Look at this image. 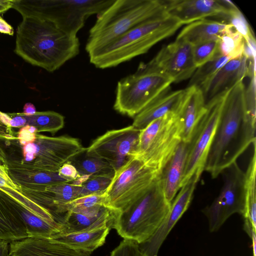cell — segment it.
Returning a JSON list of instances; mask_svg holds the SVG:
<instances>
[{"mask_svg": "<svg viewBox=\"0 0 256 256\" xmlns=\"http://www.w3.org/2000/svg\"><path fill=\"white\" fill-rule=\"evenodd\" d=\"M12 8L22 17L16 30L14 52L24 61L52 72L79 54L77 36L66 33L21 0H14Z\"/></svg>", "mask_w": 256, "mask_h": 256, "instance_id": "cell-1", "label": "cell"}, {"mask_svg": "<svg viewBox=\"0 0 256 256\" xmlns=\"http://www.w3.org/2000/svg\"><path fill=\"white\" fill-rule=\"evenodd\" d=\"M245 90L243 80L239 82L224 102L204 168L212 178L236 162L256 141V121L247 112Z\"/></svg>", "mask_w": 256, "mask_h": 256, "instance_id": "cell-2", "label": "cell"}, {"mask_svg": "<svg viewBox=\"0 0 256 256\" xmlns=\"http://www.w3.org/2000/svg\"><path fill=\"white\" fill-rule=\"evenodd\" d=\"M182 25L166 13L154 16L88 54L90 61L98 68L116 66L146 54L157 43L174 34Z\"/></svg>", "mask_w": 256, "mask_h": 256, "instance_id": "cell-3", "label": "cell"}, {"mask_svg": "<svg viewBox=\"0 0 256 256\" xmlns=\"http://www.w3.org/2000/svg\"><path fill=\"white\" fill-rule=\"evenodd\" d=\"M166 13L164 0H114L97 15L89 32L86 50L90 54L136 25Z\"/></svg>", "mask_w": 256, "mask_h": 256, "instance_id": "cell-4", "label": "cell"}, {"mask_svg": "<svg viewBox=\"0 0 256 256\" xmlns=\"http://www.w3.org/2000/svg\"><path fill=\"white\" fill-rule=\"evenodd\" d=\"M160 177V176H159ZM158 178L138 198L116 210L112 227L124 239L142 243L157 230L170 208Z\"/></svg>", "mask_w": 256, "mask_h": 256, "instance_id": "cell-5", "label": "cell"}, {"mask_svg": "<svg viewBox=\"0 0 256 256\" xmlns=\"http://www.w3.org/2000/svg\"><path fill=\"white\" fill-rule=\"evenodd\" d=\"M173 82L170 78L140 62L134 74L118 82L114 108L121 114L134 117L150 102L166 93Z\"/></svg>", "mask_w": 256, "mask_h": 256, "instance_id": "cell-6", "label": "cell"}, {"mask_svg": "<svg viewBox=\"0 0 256 256\" xmlns=\"http://www.w3.org/2000/svg\"><path fill=\"white\" fill-rule=\"evenodd\" d=\"M178 116L169 112L140 130L134 157L160 176L164 166L182 141Z\"/></svg>", "mask_w": 256, "mask_h": 256, "instance_id": "cell-7", "label": "cell"}, {"mask_svg": "<svg viewBox=\"0 0 256 256\" xmlns=\"http://www.w3.org/2000/svg\"><path fill=\"white\" fill-rule=\"evenodd\" d=\"M26 6L54 22L67 34L77 36L86 20L114 0H21Z\"/></svg>", "mask_w": 256, "mask_h": 256, "instance_id": "cell-8", "label": "cell"}, {"mask_svg": "<svg viewBox=\"0 0 256 256\" xmlns=\"http://www.w3.org/2000/svg\"><path fill=\"white\" fill-rule=\"evenodd\" d=\"M159 176L140 160L133 157L115 172L104 192L106 206L123 210L140 197Z\"/></svg>", "mask_w": 256, "mask_h": 256, "instance_id": "cell-9", "label": "cell"}, {"mask_svg": "<svg viewBox=\"0 0 256 256\" xmlns=\"http://www.w3.org/2000/svg\"><path fill=\"white\" fill-rule=\"evenodd\" d=\"M224 184L218 196L202 212L207 218L210 232H217L233 214L246 216L245 172L236 162L221 173Z\"/></svg>", "mask_w": 256, "mask_h": 256, "instance_id": "cell-10", "label": "cell"}, {"mask_svg": "<svg viewBox=\"0 0 256 256\" xmlns=\"http://www.w3.org/2000/svg\"><path fill=\"white\" fill-rule=\"evenodd\" d=\"M206 102V110L192 134L181 187L194 174L201 176L219 119L222 106L230 90Z\"/></svg>", "mask_w": 256, "mask_h": 256, "instance_id": "cell-11", "label": "cell"}, {"mask_svg": "<svg viewBox=\"0 0 256 256\" xmlns=\"http://www.w3.org/2000/svg\"><path fill=\"white\" fill-rule=\"evenodd\" d=\"M140 130L132 125L108 130L86 148V153L108 163L115 172L134 157Z\"/></svg>", "mask_w": 256, "mask_h": 256, "instance_id": "cell-12", "label": "cell"}, {"mask_svg": "<svg viewBox=\"0 0 256 256\" xmlns=\"http://www.w3.org/2000/svg\"><path fill=\"white\" fill-rule=\"evenodd\" d=\"M145 64L150 70L170 78L174 82L190 78L196 69L193 58L192 45L179 39L163 46Z\"/></svg>", "mask_w": 256, "mask_h": 256, "instance_id": "cell-13", "label": "cell"}, {"mask_svg": "<svg viewBox=\"0 0 256 256\" xmlns=\"http://www.w3.org/2000/svg\"><path fill=\"white\" fill-rule=\"evenodd\" d=\"M34 143V159L27 163L48 172H58L64 163L86 150L78 139L67 136L51 137L37 133Z\"/></svg>", "mask_w": 256, "mask_h": 256, "instance_id": "cell-14", "label": "cell"}, {"mask_svg": "<svg viewBox=\"0 0 256 256\" xmlns=\"http://www.w3.org/2000/svg\"><path fill=\"white\" fill-rule=\"evenodd\" d=\"M200 176L194 174L180 189L171 202L168 214L157 230L146 241L138 244L143 256H158L159 250L169 233L188 209Z\"/></svg>", "mask_w": 256, "mask_h": 256, "instance_id": "cell-15", "label": "cell"}, {"mask_svg": "<svg viewBox=\"0 0 256 256\" xmlns=\"http://www.w3.org/2000/svg\"><path fill=\"white\" fill-rule=\"evenodd\" d=\"M82 185L74 181L60 184L38 190L20 188L27 198L47 211L61 226L68 213V204L80 196Z\"/></svg>", "mask_w": 256, "mask_h": 256, "instance_id": "cell-16", "label": "cell"}, {"mask_svg": "<svg viewBox=\"0 0 256 256\" xmlns=\"http://www.w3.org/2000/svg\"><path fill=\"white\" fill-rule=\"evenodd\" d=\"M164 2L166 14L182 24H188L209 16L224 17L234 4L229 0H170Z\"/></svg>", "mask_w": 256, "mask_h": 256, "instance_id": "cell-17", "label": "cell"}, {"mask_svg": "<svg viewBox=\"0 0 256 256\" xmlns=\"http://www.w3.org/2000/svg\"><path fill=\"white\" fill-rule=\"evenodd\" d=\"M7 158L8 174L19 189L38 190L72 182L61 176L58 171H44L22 161L21 159Z\"/></svg>", "mask_w": 256, "mask_h": 256, "instance_id": "cell-18", "label": "cell"}, {"mask_svg": "<svg viewBox=\"0 0 256 256\" xmlns=\"http://www.w3.org/2000/svg\"><path fill=\"white\" fill-rule=\"evenodd\" d=\"M50 238L27 237L10 242L8 256H89Z\"/></svg>", "mask_w": 256, "mask_h": 256, "instance_id": "cell-19", "label": "cell"}, {"mask_svg": "<svg viewBox=\"0 0 256 256\" xmlns=\"http://www.w3.org/2000/svg\"><path fill=\"white\" fill-rule=\"evenodd\" d=\"M202 90L196 86H188L184 93L177 113L181 124L182 140L188 142L192 132L206 110Z\"/></svg>", "mask_w": 256, "mask_h": 256, "instance_id": "cell-20", "label": "cell"}, {"mask_svg": "<svg viewBox=\"0 0 256 256\" xmlns=\"http://www.w3.org/2000/svg\"><path fill=\"white\" fill-rule=\"evenodd\" d=\"M248 61L243 54L228 60L216 73L210 82L202 90L206 103L210 99L227 90L248 76Z\"/></svg>", "mask_w": 256, "mask_h": 256, "instance_id": "cell-21", "label": "cell"}, {"mask_svg": "<svg viewBox=\"0 0 256 256\" xmlns=\"http://www.w3.org/2000/svg\"><path fill=\"white\" fill-rule=\"evenodd\" d=\"M189 150V142L181 141L159 177L166 199L172 202L181 188Z\"/></svg>", "mask_w": 256, "mask_h": 256, "instance_id": "cell-22", "label": "cell"}, {"mask_svg": "<svg viewBox=\"0 0 256 256\" xmlns=\"http://www.w3.org/2000/svg\"><path fill=\"white\" fill-rule=\"evenodd\" d=\"M28 237L16 200L0 188V239L10 242Z\"/></svg>", "mask_w": 256, "mask_h": 256, "instance_id": "cell-23", "label": "cell"}, {"mask_svg": "<svg viewBox=\"0 0 256 256\" xmlns=\"http://www.w3.org/2000/svg\"><path fill=\"white\" fill-rule=\"evenodd\" d=\"M184 90L167 92L156 98L134 117L132 124L135 128L142 130L153 120L169 112L177 114Z\"/></svg>", "mask_w": 256, "mask_h": 256, "instance_id": "cell-24", "label": "cell"}, {"mask_svg": "<svg viewBox=\"0 0 256 256\" xmlns=\"http://www.w3.org/2000/svg\"><path fill=\"white\" fill-rule=\"evenodd\" d=\"M116 210L104 207L96 214H83L68 212L59 233L68 234L91 231L106 226L112 227Z\"/></svg>", "mask_w": 256, "mask_h": 256, "instance_id": "cell-25", "label": "cell"}, {"mask_svg": "<svg viewBox=\"0 0 256 256\" xmlns=\"http://www.w3.org/2000/svg\"><path fill=\"white\" fill-rule=\"evenodd\" d=\"M232 26L230 24L202 19L186 26L176 39L185 40L192 46L208 40H218Z\"/></svg>", "mask_w": 256, "mask_h": 256, "instance_id": "cell-26", "label": "cell"}, {"mask_svg": "<svg viewBox=\"0 0 256 256\" xmlns=\"http://www.w3.org/2000/svg\"><path fill=\"white\" fill-rule=\"evenodd\" d=\"M110 228L68 234L58 233L50 238L73 248L90 253L105 242Z\"/></svg>", "mask_w": 256, "mask_h": 256, "instance_id": "cell-27", "label": "cell"}, {"mask_svg": "<svg viewBox=\"0 0 256 256\" xmlns=\"http://www.w3.org/2000/svg\"><path fill=\"white\" fill-rule=\"evenodd\" d=\"M16 206L25 224L28 237L51 238L60 232L62 226L36 214L16 200Z\"/></svg>", "mask_w": 256, "mask_h": 256, "instance_id": "cell-28", "label": "cell"}, {"mask_svg": "<svg viewBox=\"0 0 256 256\" xmlns=\"http://www.w3.org/2000/svg\"><path fill=\"white\" fill-rule=\"evenodd\" d=\"M84 150L69 162L76 168L80 176H114L115 171L106 162L88 155Z\"/></svg>", "mask_w": 256, "mask_h": 256, "instance_id": "cell-29", "label": "cell"}, {"mask_svg": "<svg viewBox=\"0 0 256 256\" xmlns=\"http://www.w3.org/2000/svg\"><path fill=\"white\" fill-rule=\"evenodd\" d=\"M254 152L245 172L246 216L256 228V140L252 143Z\"/></svg>", "mask_w": 256, "mask_h": 256, "instance_id": "cell-30", "label": "cell"}, {"mask_svg": "<svg viewBox=\"0 0 256 256\" xmlns=\"http://www.w3.org/2000/svg\"><path fill=\"white\" fill-rule=\"evenodd\" d=\"M22 114L26 119V125L36 128L38 133L49 132L54 134L64 126V117L55 112H36L30 116Z\"/></svg>", "mask_w": 256, "mask_h": 256, "instance_id": "cell-31", "label": "cell"}, {"mask_svg": "<svg viewBox=\"0 0 256 256\" xmlns=\"http://www.w3.org/2000/svg\"><path fill=\"white\" fill-rule=\"evenodd\" d=\"M230 60L227 56L219 54L212 60L198 67L190 78L188 86H194L202 90Z\"/></svg>", "mask_w": 256, "mask_h": 256, "instance_id": "cell-32", "label": "cell"}, {"mask_svg": "<svg viewBox=\"0 0 256 256\" xmlns=\"http://www.w3.org/2000/svg\"><path fill=\"white\" fill-rule=\"evenodd\" d=\"M67 206L68 212L83 214H96L107 206L104 193L79 197Z\"/></svg>", "mask_w": 256, "mask_h": 256, "instance_id": "cell-33", "label": "cell"}, {"mask_svg": "<svg viewBox=\"0 0 256 256\" xmlns=\"http://www.w3.org/2000/svg\"><path fill=\"white\" fill-rule=\"evenodd\" d=\"M218 40L219 52L222 55L230 60L243 55L244 39L233 26L220 36Z\"/></svg>", "mask_w": 256, "mask_h": 256, "instance_id": "cell-34", "label": "cell"}, {"mask_svg": "<svg viewBox=\"0 0 256 256\" xmlns=\"http://www.w3.org/2000/svg\"><path fill=\"white\" fill-rule=\"evenodd\" d=\"M219 54L218 40H208L192 46L193 58L196 68Z\"/></svg>", "mask_w": 256, "mask_h": 256, "instance_id": "cell-35", "label": "cell"}, {"mask_svg": "<svg viewBox=\"0 0 256 256\" xmlns=\"http://www.w3.org/2000/svg\"><path fill=\"white\" fill-rule=\"evenodd\" d=\"M113 177L110 176H90L82 184L79 197L104 193Z\"/></svg>", "mask_w": 256, "mask_h": 256, "instance_id": "cell-36", "label": "cell"}, {"mask_svg": "<svg viewBox=\"0 0 256 256\" xmlns=\"http://www.w3.org/2000/svg\"><path fill=\"white\" fill-rule=\"evenodd\" d=\"M224 17L228 18L229 24L243 36L246 42L254 39L248 22L235 4L230 8L228 15Z\"/></svg>", "mask_w": 256, "mask_h": 256, "instance_id": "cell-37", "label": "cell"}, {"mask_svg": "<svg viewBox=\"0 0 256 256\" xmlns=\"http://www.w3.org/2000/svg\"><path fill=\"white\" fill-rule=\"evenodd\" d=\"M110 256H143L138 244L135 240L124 239L110 253Z\"/></svg>", "mask_w": 256, "mask_h": 256, "instance_id": "cell-38", "label": "cell"}, {"mask_svg": "<svg viewBox=\"0 0 256 256\" xmlns=\"http://www.w3.org/2000/svg\"><path fill=\"white\" fill-rule=\"evenodd\" d=\"M250 78L248 86L245 90L246 105L248 115L256 121V76Z\"/></svg>", "mask_w": 256, "mask_h": 256, "instance_id": "cell-39", "label": "cell"}, {"mask_svg": "<svg viewBox=\"0 0 256 256\" xmlns=\"http://www.w3.org/2000/svg\"><path fill=\"white\" fill-rule=\"evenodd\" d=\"M37 130L33 126L26 125L16 132V138L20 145L24 146L28 144L34 142L36 139Z\"/></svg>", "mask_w": 256, "mask_h": 256, "instance_id": "cell-40", "label": "cell"}, {"mask_svg": "<svg viewBox=\"0 0 256 256\" xmlns=\"http://www.w3.org/2000/svg\"><path fill=\"white\" fill-rule=\"evenodd\" d=\"M58 172L61 176L72 181L80 177L76 168L69 161L64 163L58 170Z\"/></svg>", "mask_w": 256, "mask_h": 256, "instance_id": "cell-41", "label": "cell"}, {"mask_svg": "<svg viewBox=\"0 0 256 256\" xmlns=\"http://www.w3.org/2000/svg\"><path fill=\"white\" fill-rule=\"evenodd\" d=\"M243 229L248 234L252 241V256H256V228L248 218H244Z\"/></svg>", "mask_w": 256, "mask_h": 256, "instance_id": "cell-42", "label": "cell"}, {"mask_svg": "<svg viewBox=\"0 0 256 256\" xmlns=\"http://www.w3.org/2000/svg\"><path fill=\"white\" fill-rule=\"evenodd\" d=\"M10 188L18 190V187L8 176L7 170L0 166V188Z\"/></svg>", "mask_w": 256, "mask_h": 256, "instance_id": "cell-43", "label": "cell"}, {"mask_svg": "<svg viewBox=\"0 0 256 256\" xmlns=\"http://www.w3.org/2000/svg\"><path fill=\"white\" fill-rule=\"evenodd\" d=\"M10 116V128H22L26 125V119L22 112L20 113H8Z\"/></svg>", "mask_w": 256, "mask_h": 256, "instance_id": "cell-44", "label": "cell"}, {"mask_svg": "<svg viewBox=\"0 0 256 256\" xmlns=\"http://www.w3.org/2000/svg\"><path fill=\"white\" fill-rule=\"evenodd\" d=\"M0 32L13 36L14 30L12 26L8 24L2 16H0Z\"/></svg>", "mask_w": 256, "mask_h": 256, "instance_id": "cell-45", "label": "cell"}, {"mask_svg": "<svg viewBox=\"0 0 256 256\" xmlns=\"http://www.w3.org/2000/svg\"><path fill=\"white\" fill-rule=\"evenodd\" d=\"M10 120L11 118L8 114L0 111V124L5 126L8 130L9 134H12V132L10 124Z\"/></svg>", "mask_w": 256, "mask_h": 256, "instance_id": "cell-46", "label": "cell"}, {"mask_svg": "<svg viewBox=\"0 0 256 256\" xmlns=\"http://www.w3.org/2000/svg\"><path fill=\"white\" fill-rule=\"evenodd\" d=\"M10 242L0 239V256H8Z\"/></svg>", "mask_w": 256, "mask_h": 256, "instance_id": "cell-47", "label": "cell"}, {"mask_svg": "<svg viewBox=\"0 0 256 256\" xmlns=\"http://www.w3.org/2000/svg\"><path fill=\"white\" fill-rule=\"evenodd\" d=\"M14 0H0V14L12 8Z\"/></svg>", "mask_w": 256, "mask_h": 256, "instance_id": "cell-48", "label": "cell"}, {"mask_svg": "<svg viewBox=\"0 0 256 256\" xmlns=\"http://www.w3.org/2000/svg\"><path fill=\"white\" fill-rule=\"evenodd\" d=\"M36 112V108L32 104L27 102L24 105L22 112L24 114L30 116L34 114Z\"/></svg>", "mask_w": 256, "mask_h": 256, "instance_id": "cell-49", "label": "cell"}, {"mask_svg": "<svg viewBox=\"0 0 256 256\" xmlns=\"http://www.w3.org/2000/svg\"><path fill=\"white\" fill-rule=\"evenodd\" d=\"M8 158L6 153L0 144V166L7 170Z\"/></svg>", "mask_w": 256, "mask_h": 256, "instance_id": "cell-50", "label": "cell"}, {"mask_svg": "<svg viewBox=\"0 0 256 256\" xmlns=\"http://www.w3.org/2000/svg\"><path fill=\"white\" fill-rule=\"evenodd\" d=\"M4 138V136L2 135V134H0V139L1 138Z\"/></svg>", "mask_w": 256, "mask_h": 256, "instance_id": "cell-51", "label": "cell"}]
</instances>
